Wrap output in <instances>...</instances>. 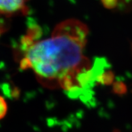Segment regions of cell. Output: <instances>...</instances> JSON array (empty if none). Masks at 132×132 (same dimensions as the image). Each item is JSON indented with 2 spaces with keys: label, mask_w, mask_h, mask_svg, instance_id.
Returning a JSON list of instances; mask_svg holds the SVG:
<instances>
[{
  "label": "cell",
  "mask_w": 132,
  "mask_h": 132,
  "mask_svg": "<svg viewBox=\"0 0 132 132\" xmlns=\"http://www.w3.org/2000/svg\"><path fill=\"white\" fill-rule=\"evenodd\" d=\"M89 28L76 19H69L54 28L52 37L34 44L24 54L31 69L42 85L59 88L60 80L67 75L91 65L84 56Z\"/></svg>",
  "instance_id": "1"
},
{
  "label": "cell",
  "mask_w": 132,
  "mask_h": 132,
  "mask_svg": "<svg viewBox=\"0 0 132 132\" xmlns=\"http://www.w3.org/2000/svg\"><path fill=\"white\" fill-rule=\"evenodd\" d=\"M28 0H0V15L11 17L26 15L28 12L26 2Z\"/></svg>",
  "instance_id": "2"
},
{
  "label": "cell",
  "mask_w": 132,
  "mask_h": 132,
  "mask_svg": "<svg viewBox=\"0 0 132 132\" xmlns=\"http://www.w3.org/2000/svg\"><path fill=\"white\" fill-rule=\"evenodd\" d=\"M115 82V74L109 68L104 70L102 73L98 77L97 83L101 84L102 85L109 86L113 85Z\"/></svg>",
  "instance_id": "3"
},
{
  "label": "cell",
  "mask_w": 132,
  "mask_h": 132,
  "mask_svg": "<svg viewBox=\"0 0 132 132\" xmlns=\"http://www.w3.org/2000/svg\"><path fill=\"white\" fill-rule=\"evenodd\" d=\"M26 35L32 38L35 42H37L42 35V30L39 25L33 21L29 23L26 31Z\"/></svg>",
  "instance_id": "4"
},
{
  "label": "cell",
  "mask_w": 132,
  "mask_h": 132,
  "mask_svg": "<svg viewBox=\"0 0 132 132\" xmlns=\"http://www.w3.org/2000/svg\"><path fill=\"white\" fill-rule=\"evenodd\" d=\"M113 92L117 95L122 96L127 92V87L123 81H115L113 84Z\"/></svg>",
  "instance_id": "5"
},
{
  "label": "cell",
  "mask_w": 132,
  "mask_h": 132,
  "mask_svg": "<svg viewBox=\"0 0 132 132\" xmlns=\"http://www.w3.org/2000/svg\"><path fill=\"white\" fill-rule=\"evenodd\" d=\"M7 111V105L3 97L0 95V119L5 117Z\"/></svg>",
  "instance_id": "6"
},
{
  "label": "cell",
  "mask_w": 132,
  "mask_h": 132,
  "mask_svg": "<svg viewBox=\"0 0 132 132\" xmlns=\"http://www.w3.org/2000/svg\"><path fill=\"white\" fill-rule=\"evenodd\" d=\"M101 2L106 9L112 10L118 5V0H101Z\"/></svg>",
  "instance_id": "7"
},
{
  "label": "cell",
  "mask_w": 132,
  "mask_h": 132,
  "mask_svg": "<svg viewBox=\"0 0 132 132\" xmlns=\"http://www.w3.org/2000/svg\"><path fill=\"white\" fill-rule=\"evenodd\" d=\"M20 69L22 70H27V69H31V64H30V60L26 57H23L20 61Z\"/></svg>",
  "instance_id": "8"
},
{
  "label": "cell",
  "mask_w": 132,
  "mask_h": 132,
  "mask_svg": "<svg viewBox=\"0 0 132 132\" xmlns=\"http://www.w3.org/2000/svg\"><path fill=\"white\" fill-rule=\"evenodd\" d=\"M6 28H5V23L0 22V36L2 35L3 32H5Z\"/></svg>",
  "instance_id": "9"
}]
</instances>
